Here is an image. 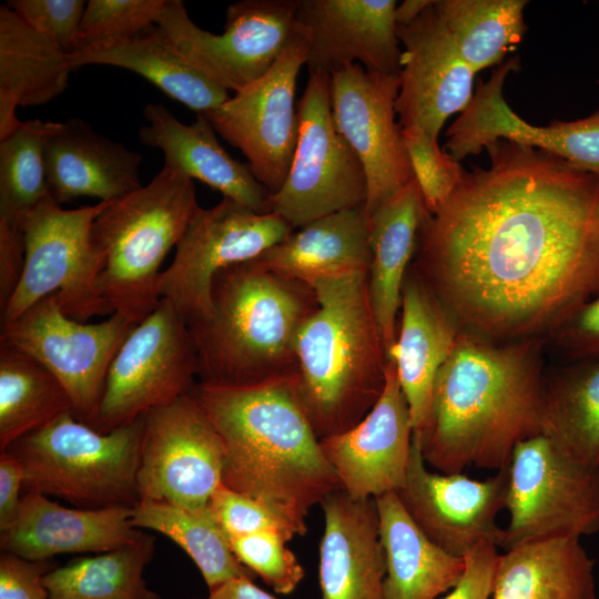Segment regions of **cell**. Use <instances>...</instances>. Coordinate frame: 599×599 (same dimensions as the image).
Wrapping results in <instances>:
<instances>
[{
	"instance_id": "obj_1",
	"label": "cell",
	"mask_w": 599,
	"mask_h": 599,
	"mask_svg": "<svg viewBox=\"0 0 599 599\" xmlns=\"http://www.w3.org/2000/svg\"><path fill=\"white\" fill-rule=\"evenodd\" d=\"M486 150L489 166L466 171L425 214L418 265L451 316L478 334L557 329L599 295V179L507 140Z\"/></svg>"
},
{
	"instance_id": "obj_2",
	"label": "cell",
	"mask_w": 599,
	"mask_h": 599,
	"mask_svg": "<svg viewBox=\"0 0 599 599\" xmlns=\"http://www.w3.org/2000/svg\"><path fill=\"white\" fill-rule=\"evenodd\" d=\"M545 386L531 344L459 333L415 433L426 465L441 474L506 467L516 445L542 430Z\"/></svg>"
},
{
	"instance_id": "obj_3",
	"label": "cell",
	"mask_w": 599,
	"mask_h": 599,
	"mask_svg": "<svg viewBox=\"0 0 599 599\" xmlns=\"http://www.w3.org/2000/svg\"><path fill=\"white\" fill-rule=\"evenodd\" d=\"M294 378L241 387L196 383L190 395L221 437L222 484L304 536L311 509L342 486L297 400Z\"/></svg>"
},
{
	"instance_id": "obj_4",
	"label": "cell",
	"mask_w": 599,
	"mask_h": 599,
	"mask_svg": "<svg viewBox=\"0 0 599 599\" xmlns=\"http://www.w3.org/2000/svg\"><path fill=\"white\" fill-rule=\"evenodd\" d=\"M317 307L294 342V390L318 439L357 425L378 400L387 356L368 293V273L308 284Z\"/></svg>"
},
{
	"instance_id": "obj_5",
	"label": "cell",
	"mask_w": 599,
	"mask_h": 599,
	"mask_svg": "<svg viewBox=\"0 0 599 599\" xmlns=\"http://www.w3.org/2000/svg\"><path fill=\"white\" fill-rule=\"evenodd\" d=\"M212 301L210 316L187 323L200 383L241 387L296 376L295 336L317 307L309 285L250 261L216 274Z\"/></svg>"
},
{
	"instance_id": "obj_6",
	"label": "cell",
	"mask_w": 599,
	"mask_h": 599,
	"mask_svg": "<svg viewBox=\"0 0 599 599\" xmlns=\"http://www.w3.org/2000/svg\"><path fill=\"white\" fill-rule=\"evenodd\" d=\"M199 207L193 181L162 167L150 183L111 201L95 217L97 291L110 314L138 324L158 306L161 264Z\"/></svg>"
},
{
	"instance_id": "obj_7",
	"label": "cell",
	"mask_w": 599,
	"mask_h": 599,
	"mask_svg": "<svg viewBox=\"0 0 599 599\" xmlns=\"http://www.w3.org/2000/svg\"><path fill=\"white\" fill-rule=\"evenodd\" d=\"M143 416L100 433L65 412L7 450L23 466L26 489L79 508H133L139 502Z\"/></svg>"
},
{
	"instance_id": "obj_8",
	"label": "cell",
	"mask_w": 599,
	"mask_h": 599,
	"mask_svg": "<svg viewBox=\"0 0 599 599\" xmlns=\"http://www.w3.org/2000/svg\"><path fill=\"white\" fill-rule=\"evenodd\" d=\"M110 203L64 210L49 196L13 222L23 236L24 268L1 312V324L51 294L57 295L63 313L79 322L111 315L97 291L101 260L91 236L95 217Z\"/></svg>"
},
{
	"instance_id": "obj_9",
	"label": "cell",
	"mask_w": 599,
	"mask_h": 599,
	"mask_svg": "<svg viewBox=\"0 0 599 599\" xmlns=\"http://www.w3.org/2000/svg\"><path fill=\"white\" fill-rule=\"evenodd\" d=\"M500 548L599 531V468L586 465L540 433L512 450Z\"/></svg>"
},
{
	"instance_id": "obj_10",
	"label": "cell",
	"mask_w": 599,
	"mask_h": 599,
	"mask_svg": "<svg viewBox=\"0 0 599 599\" xmlns=\"http://www.w3.org/2000/svg\"><path fill=\"white\" fill-rule=\"evenodd\" d=\"M329 83V73L309 72L296 105L298 139L292 164L281 189L270 195V213L293 230L365 206L367 200L363 165L333 121Z\"/></svg>"
},
{
	"instance_id": "obj_11",
	"label": "cell",
	"mask_w": 599,
	"mask_h": 599,
	"mask_svg": "<svg viewBox=\"0 0 599 599\" xmlns=\"http://www.w3.org/2000/svg\"><path fill=\"white\" fill-rule=\"evenodd\" d=\"M199 370L186 322L169 301L161 298L135 325L111 362L91 427L109 433L176 402L192 392Z\"/></svg>"
},
{
	"instance_id": "obj_12",
	"label": "cell",
	"mask_w": 599,
	"mask_h": 599,
	"mask_svg": "<svg viewBox=\"0 0 599 599\" xmlns=\"http://www.w3.org/2000/svg\"><path fill=\"white\" fill-rule=\"evenodd\" d=\"M156 26L194 69L236 92L262 78L303 35L296 0H242L225 12L223 33L199 28L180 0H167Z\"/></svg>"
},
{
	"instance_id": "obj_13",
	"label": "cell",
	"mask_w": 599,
	"mask_h": 599,
	"mask_svg": "<svg viewBox=\"0 0 599 599\" xmlns=\"http://www.w3.org/2000/svg\"><path fill=\"white\" fill-rule=\"evenodd\" d=\"M294 230L274 213H257L230 199L199 207L159 278V295L187 323L213 311L219 272L257 258Z\"/></svg>"
},
{
	"instance_id": "obj_14",
	"label": "cell",
	"mask_w": 599,
	"mask_h": 599,
	"mask_svg": "<svg viewBox=\"0 0 599 599\" xmlns=\"http://www.w3.org/2000/svg\"><path fill=\"white\" fill-rule=\"evenodd\" d=\"M135 325L116 313L99 323L79 322L51 294L2 323L0 342L49 369L68 392L74 417L91 426L111 362Z\"/></svg>"
},
{
	"instance_id": "obj_15",
	"label": "cell",
	"mask_w": 599,
	"mask_h": 599,
	"mask_svg": "<svg viewBox=\"0 0 599 599\" xmlns=\"http://www.w3.org/2000/svg\"><path fill=\"white\" fill-rule=\"evenodd\" d=\"M139 501L197 509L222 483L220 435L189 394L143 416Z\"/></svg>"
},
{
	"instance_id": "obj_16",
	"label": "cell",
	"mask_w": 599,
	"mask_h": 599,
	"mask_svg": "<svg viewBox=\"0 0 599 599\" xmlns=\"http://www.w3.org/2000/svg\"><path fill=\"white\" fill-rule=\"evenodd\" d=\"M307 53L305 37L296 38L262 78L203 113L215 132L242 151L252 173L271 194L283 185L295 152L298 120L294 97Z\"/></svg>"
},
{
	"instance_id": "obj_17",
	"label": "cell",
	"mask_w": 599,
	"mask_h": 599,
	"mask_svg": "<svg viewBox=\"0 0 599 599\" xmlns=\"http://www.w3.org/2000/svg\"><path fill=\"white\" fill-rule=\"evenodd\" d=\"M398 90V77L372 73L357 63L331 72L333 121L363 165L367 216L415 179L395 119Z\"/></svg>"
},
{
	"instance_id": "obj_18",
	"label": "cell",
	"mask_w": 599,
	"mask_h": 599,
	"mask_svg": "<svg viewBox=\"0 0 599 599\" xmlns=\"http://www.w3.org/2000/svg\"><path fill=\"white\" fill-rule=\"evenodd\" d=\"M507 481L508 465L484 480L430 471L414 433L406 479L396 494L434 544L464 558L484 542L501 546L504 528L496 518L505 509Z\"/></svg>"
},
{
	"instance_id": "obj_19",
	"label": "cell",
	"mask_w": 599,
	"mask_h": 599,
	"mask_svg": "<svg viewBox=\"0 0 599 599\" xmlns=\"http://www.w3.org/2000/svg\"><path fill=\"white\" fill-rule=\"evenodd\" d=\"M517 58L499 64L488 81L479 82L471 101L447 129L445 149L457 161L480 153L497 140L541 150L599 179V110L575 121H554L536 126L518 116L507 104L504 83L518 69Z\"/></svg>"
},
{
	"instance_id": "obj_20",
	"label": "cell",
	"mask_w": 599,
	"mask_h": 599,
	"mask_svg": "<svg viewBox=\"0 0 599 599\" xmlns=\"http://www.w3.org/2000/svg\"><path fill=\"white\" fill-rule=\"evenodd\" d=\"M404 45L395 102L400 129L417 126L438 140L445 121L473 98L476 72L464 60L434 1L409 24L397 26Z\"/></svg>"
},
{
	"instance_id": "obj_21",
	"label": "cell",
	"mask_w": 599,
	"mask_h": 599,
	"mask_svg": "<svg viewBox=\"0 0 599 599\" xmlns=\"http://www.w3.org/2000/svg\"><path fill=\"white\" fill-rule=\"evenodd\" d=\"M414 428L395 363L387 359L384 389L351 429L321 439L342 489L355 499L397 493L404 485Z\"/></svg>"
},
{
	"instance_id": "obj_22",
	"label": "cell",
	"mask_w": 599,
	"mask_h": 599,
	"mask_svg": "<svg viewBox=\"0 0 599 599\" xmlns=\"http://www.w3.org/2000/svg\"><path fill=\"white\" fill-rule=\"evenodd\" d=\"M394 0H296L307 40L308 72L329 73L347 63L399 77V38Z\"/></svg>"
},
{
	"instance_id": "obj_23",
	"label": "cell",
	"mask_w": 599,
	"mask_h": 599,
	"mask_svg": "<svg viewBox=\"0 0 599 599\" xmlns=\"http://www.w3.org/2000/svg\"><path fill=\"white\" fill-rule=\"evenodd\" d=\"M132 508H69L27 489L14 520L0 531L1 551L41 561L61 554H101L138 540Z\"/></svg>"
},
{
	"instance_id": "obj_24",
	"label": "cell",
	"mask_w": 599,
	"mask_h": 599,
	"mask_svg": "<svg viewBox=\"0 0 599 599\" xmlns=\"http://www.w3.org/2000/svg\"><path fill=\"white\" fill-rule=\"evenodd\" d=\"M321 507L322 599H386V564L375 498L355 499L339 489L328 495Z\"/></svg>"
},
{
	"instance_id": "obj_25",
	"label": "cell",
	"mask_w": 599,
	"mask_h": 599,
	"mask_svg": "<svg viewBox=\"0 0 599 599\" xmlns=\"http://www.w3.org/2000/svg\"><path fill=\"white\" fill-rule=\"evenodd\" d=\"M143 114L148 124L140 141L158 148L164 155V169L210 185L223 197L257 213H270L271 193L252 173L248 164L233 159L219 143L215 130L203 114L187 125L160 103H148Z\"/></svg>"
},
{
	"instance_id": "obj_26",
	"label": "cell",
	"mask_w": 599,
	"mask_h": 599,
	"mask_svg": "<svg viewBox=\"0 0 599 599\" xmlns=\"http://www.w3.org/2000/svg\"><path fill=\"white\" fill-rule=\"evenodd\" d=\"M139 153L80 119L61 122L45 146L50 196L63 204L81 196L114 201L142 187Z\"/></svg>"
},
{
	"instance_id": "obj_27",
	"label": "cell",
	"mask_w": 599,
	"mask_h": 599,
	"mask_svg": "<svg viewBox=\"0 0 599 599\" xmlns=\"http://www.w3.org/2000/svg\"><path fill=\"white\" fill-rule=\"evenodd\" d=\"M400 323L388 359L395 363L409 407L414 433L427 419L437 374L450 356L459 333L454 317L425 281L406 276Z\"/></svg>"
},
{
	"instance_id": "obj_28",
	"label": "cell",
	"mask_w": 599,
	"mask_h": 599,
	"mask_svg": "<svg viewBox=\"0 0 599 599\" xmlns=\"http://www.w3.org/2000/svg\"><path fill=\"white\" fill-rule=\"evenodd\" d=\"M426 213L414 179L368 216V293L387 359L396 342L402 291Z\"/></svg>"
},
{
	"instance_id": "obj_29",
	"label": "cell",
	"mask_w": 599,
	"mask_h": 599,
	"mask_svg": "<svg viewBox=\"0 0 599 599\" xmlns=\"http://www.w3.org/2000/svg\"><path fill=\"white\" fill-rule=\"evenodd\" d=\"M372 252L365 206L339 211L292 232L257 258V265L306 283L368 273Z\"/></svg>"
},
{
	"instance_id": "obj_30",
	"label": "cell",
	"mask_w": 599,
	"mask_h": 599,
	"mask_svg": "<svg viewBox=\"0 0 599 599\" xmlns=\"http://www.w3.org/2000/svg\"><path fill=\"white\" fill-rule=\"evenodd\" d=\"M385 555L386 599H438L461 578L465 558L434 544L414 522L396 493L375 498Z\"/></svg>"
},
{
	"instance_id": "obj_31",
	"label": "cell",
	"mask_w": 599,
	"mask_h": 599,
	"mask_svg": "<svg viewBox=\"0 0 599 599\" xmlns=\"http://www.w3.org/2000/svg\"><path fill=\"white\" fill-rule=\"evenodd\" d=\"M73 70L69 54L0 6V140L21 122L18 106L40 105L60 95Z\"/></svg>"
},
{
	"instance_id": "obj_32",
	"label": "cell",
	"mask_w": 599,
	"mask_h": 599,
	"mask_svg": "<svg viewBox=\"0 0 599 599\" xmlns=\"http://www.w3.org/2000/svg\"><path fill=\"white\" fill-rule=\"evenodd\" d=\"M595 559L580 538H552L499 554L490 599H597Z\"/></svg>"
},
{
	"instance_id": "obj_33",
	"label": "cell",
	"mask_w": 599,
	"mask_h": 599,
	"mask_svg": "<svg viewBox=\"0 0 599 599\" xmlns=\"http://www.w3.org/2000/svg\"><path fill=\"white\" fill-rule=\"evenodd\" d=\"M69 63L72 69L109 64L131 70L196 114L212 111L231 98L227 90L189 64L156 24L116 48L69 54Z\"/></svg>"
},
{
	"instance_id": "obj_34",
	"label": "cell",
	"mask_w": 599,
	"mask_h": 599,
	"mask_svg": "<svg viewBox=\"0 0 599 599\" xmlns=\"http://www.w3.org/2000/svg\"><path fill=\"white\" fill-rule=\"evenodd\" d=\"M70 410L68 392L49 369L0 342L1 451Z\"/></svg>"
},
{
	"instance_id": "obj_35",
	"label": "cell",
	"mask_w": 599,
	"mask_h": 599,
	"mask_svg": "<svg viewBox=\"0 0 599 599\" xmlns=\"http://www.w3.org/2000/svg\"><path fill=\"white\" fill-rule=\"evenodd\" d=\"M155 551L145 532L132 544L54 567L43 577L49 599H160L143 578Z\"/></svg>"
},
{
	"instance_id": "obj_36",
	"label": "cell",
	"mask_w": 599,
	"mask_h": 599,
	"mask_svg": "<svg viewBox=\"0 0 599 599\" xmlns=\"http://www.w3.org/2000/svg\"><path fill=\"white\" fill-rule=\"evenodd\" d=\"M587 358L546 380L541 433L599 468V356Z\"/></svg>"
},
{
	"instance_id": "obj_37",
	"label": "cell",
	"mask_w": 599,
	"mask_h": 599,
	"mask_svg": "<svg viewBox=\"0 0 599 599\" xmlns=\"http://www.w3.org/2000/svg\"><path fill=\"white\" fill-rule=\"evenodd\" d=\"M131 525L160 532L179 545L197 567L209 590L234 578L255 576L237 560L209 506L191 509L139 501L132 508Z\"/></svg>"
},
{
	"instance_id": "obj_38",
	"label": "cell",
	"mask_w": 599,
	"mask_h": 599,
	"mask_svg": "<svg viewBox=\"0 0 599 599\" xmlns=\"http://www.w3.org/2000/svg\"><path fill=\"white\" fill-rule=\"evenodd\" d=\"M526 0H437V13L475 72L498 67L527 30Z\"/></svg>"
},
{
	"instance_id": "obj_39",
	"label": "cell",
	"mask_w": 599,
	"mask_h": 599,
	"mask_svg": "<svg viewBox=\"0 0 599 599\" xmlns=\"http://www.w3.org/2000/svg\"><path fill=\"white\" fill-rule=\"evenodd\" d=\"M61 122L21 121L0 140V220H16L50 196L45 146Z\"/></svg>"
},
{
	"instance_id": "obj_40",
	"label": "cell",
	"mask_w": 599,
	"mask_h": 599,
	"mask_svg": "<svg viewBox=\"0 0 599 599\" xmlns=\"http://www.w3.org/2000/svg\"><path fill=\"white\" fill-rule=\"evenodd\" d=\"M167 0H90L74 40L73 53L106 51L156 24Z\"/></svg>"
},
{
	"instance_id": "obj_41",
	"label": "cell",
	"mask_w": 599,
	"mask_h": 599,
	"mask_svg": "<svg viewBox=\"0 0 599 599\" xmlns=\"http://www.w3.org/2000/svg\"><path fill=\"white\" fill-rule=\"evenodd\" d=\"M402 138L426 211L434 214L458 187L466 171L424 130L417 126L402 129Z\"/></svg>"
},
{
	"instance_id": "obj_42",
	"label": "cell",
	"mask_w": 599,
	"mask_h": 599,
	"mask_svg": "<svg viewBox=\"0 0 599 599\" xmlns=\"http://www.w3.org/2000/svg\"><path fill=\"white\" fill-rule=\"evenodd\" d=\"M229 540L237 560L274 592L291 595L304 579V568L282 535L262 531Z\"/></svg>"
},
{
	"instance_id": "obj_43",
	"label": "cell",
	"mask_w": 599,
	"mask_h": 599,
	"mask_svg": "<svg viewBox=\"0 0 599 599\" xmlns=\"http://www.w3.org/2000/svg\"><path fill=\"white\" fill-rule=\"evenodd\" d=\"M207 506L229 539L262 531L280 534L287 542L298 536L292 525L266 506L222 483L212 494Z\"/></svg>"
},
{
	"instance_id": "obj_44",
	"label": "cell",
	"mask_w": 599,
	"mask_h": 599,
	"mask_svg": "<svg viewBox=\"0 0 599 599\" xmlns=\"http://www.w3.org/2000/svg\"><path fill=\"white\" fill-rule=\"evenodd\" d=\"M6 4L31 29L53 41L68 54L85 10L83 0H9Z\"/></svg>"
},
{
	"instance_id": "obj_45",
	"label": "cell",
	"mask_w": 599,
	"mask_h": 599,
	"mask_svg": "<svg viewBox=\"0 0 599 599\" xmlns=\"http://www.w3.org/2000/svg\"><path fill=\"white\" fill-rule=\"evenodd\" d=\"M54 567L49 560L32 561L1 551L0 599H49L43 577Z\"/></svg>"
},
{
	"instance_id": "obj_46",
	"label": "cell",
	"mask_w": 599,
	"mask_h": 599,
	"mask_svg": "<svg viewBox=\"0 0 599 599\" xmlns=\"http://www.w3.org/2000/svg\"><path fill=\"white\" fill-rule=\"evenodd\" d=\"M498 547L484 542L468 552L465 570L454 588L438 599H490L499 557Z\"/></svg>"
},
{
	"instance_id": "obj_47",
	"label": "cell",
	"mask_w": 599,
	"mask_h": 599,
	"mask_svg": "<svg viewBox=\"0 0 599 599\" xmlns=\"http://www.w3.org/2000/svg\"><path fill=\"white\" fill-rule=\"evenodd\" d=\"M560 343L577 356H599V295L582 305L557 329Z\"/></svg>"
},
{
	"instance_id": "obj_48",
	"label": "cell",
	"mask_w": 599,
	"mask_h": 599,
	"mask_svg": "<svg viewBox=\"0 0 599 599\" xmlns=\"http://www.w3.org/2000/svg\"><path fill=\"white\" fill-rule=\"evenodd\" d=\"M23 236L16 223L0 220V309L14 294L24 268Z\"/></svg>"
},
{
	"instance_id": "obj_49",
	"label": "cell",
	"mask_w": 599,
	"mask_h": 599,
	"mask_svg": "<svg viewBox=\"0 0 599 599\" xmlns=\"http://www.w3.org/2000/svg\"><path fill=\"white\" fill-rule=\"evenodd\" d=\"M24 487V471L21 461L10 450L0 454V531L14 520Z\"/></svg>"
},
{
	"instance_id": "obj_50",
	"label": "cell",
	"mask_w": 599,
	"mask_h": 599,
	"mask_svg": "<svg viewBox=\"0 0 599 599\" xmlns=\"http://www.w3.org/2000/svg\"><path fill=\"white\" fill-rule=\"evenodd\" d=\"M203 599H277L257 587L253 579L241 577L227 580L209 590Z\"/></svg>"
},
{
	"instance_id": "obj_51",
	"label": "cell",
	"mask_w": 599,
	"mask_h": 599,
	"mask_svg": "<svg viewBox=\"0 0 599 599\" xmlns=\"http://www.w3.org/2000/svg\"><path fill=\"white\" fill-rule=\"evenodd\" d=\"M430 2L432 0H406L396 6L395 20L397 26H407L413 22Z\"/></svg>"
},
{
	"instance_id": "obj_52",
	"label": "cell",
	"mask_w": 599,
	"mask_h": 599,
	"mask_svg": "<svg viewBox=\"0 0 599 599\" xmlns=\"http://www.w3.org/2000/svg\"><path fill=\"white\" fill-rule=\"evenodd\" d=\"M599 82V81H598Z\"/></svg>"
}]
</instances>
